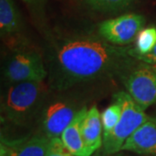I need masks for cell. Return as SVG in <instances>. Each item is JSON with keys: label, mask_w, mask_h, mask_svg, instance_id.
I'll return each instance as SVG.
<instances>
[{"label": "cell", "mask_w": 156, "mask_h": 156, "mask_svg": "<svg viewBox=\"0 0 156 156\" xmlns=\"http://www.w3.org/2000/svg\"><path fill=\"white\" fill-rule=\"evenodd\" d=\"M127 92L142 109L156 103V67L147 63L134 65L122 76Z\"/></svg>", "instance_id": "obj_5"}, {"label": "cell", "mask_w": 156, "mask_h": 156, "mask_svg": "<svg viewBox=\"0 0 156 156\" xmlns=\"http://www.w3.org/2000/svg\"><path fill=\"white\" fill-rule=\"evenodd\" d=\"M122 109L121 104L115 100L111 105H109L101 114L103 129V140L113 132L114 128H115L117 123L119 122V120L122 115Z\"/></svg>", "instance_id": "obj_14"}, {"label": "cell", "mask_w": 156, "mask_h": 156, "mask_svg": "<svg viewBox=\"0 0 156 156\" xmlns=\"http://www.w3.org/2000/svg\"><path fill=\"white\" fill-rule=\"evenodd\" d=\"M20 17L12 0H0L1 37H11L19 31Z\"/></svg>", "instance_id": "obj_12"}, {"label": "cell", "mask_w": 156, "mask_h": 156, "mask_svg": "<svg viewBox=\"0 0 156 156\" xmlns=\"http://www.w3.org/2000/svg\"><path fill=\"white\" fill-rule=\"evenodd\" d=\"M78 111L69 101L57 99L49 102L42 113V126L45 135L49 138L61 137Z\"/></svg>", "instance_id": "obj_7"}, {"label": "cell", "mask_w": 156, "mask_h": 156, "mask_svg": "<svg viewBox=\"0 0 156 156\" xmlns=\"http://www.w3.org/2000/svg\"><path fill=\"white\" fill-rule=\"evenodd\" d=\"M45 156H76L64 146L60 137L50 138L49 148Z\"/></svg>", "instance_id": "obj_16"}, {"label": "cell", "mask_w": 156, "mask_h": 156, "mask_svg": "<svg viewBox=\"0 0 156 156\" xmlns=\"http://www.w3.org/2000/svg\"><path fill=\"white\" fill-rule=\"evenodd\" d=\"M50 140V138L45 134L10 143L2 140L0 156H45Z\"/></svg>", "instance_id": "obj_9"}, {"label": "cell", "mask_w": 156, "mask_h": 156, "mask_svg": "<svg viewBox=\"0 0 156 156\" xmlns=\"http://www.w3.org/2000/svg\"><path fill=\"white\" fill-rule=\"evenodd\" d=\"M93 9L98 11H118L128 7L131 0H84Z\"/></svg>", "instance_id": "obj_15"}, {"label": "cell", "mask_w": 156, "mask_h": 156, "mask_svg": "<svg viewBox=\"0 0 156 156\" xmlns=\"http://www.w3.org/2000/svg\"><path fill=\"white\" fill-rule=\"evenodd\" d=\"M143 16L134 13L108 19L98 25V34L112 44L123 46L131 44L145 25Z\"/></svg>", "instance_id": "obj_6"}, {"label": "cell", "mask_w": 156, "mask_h": 156, "mask_svg": "<svg viewBox=\"0 0 156 156\" xmlns=\"http://www.w3.org/2000/svg\"><path fill=\"white\" fill-rule=\"evenodd\" d=\"M47 86L42 82H23L10 84L1 101V112L16 124H24L44 103Z\"/></svg>", "instance_id": "obj_2"}, {"label": "cell", "mask_w": 156, "mask_h": 156, "mask_svg": "<svg viewBox=\"0 0 156 156\" xmlns=\"http://www.w3.org/2000/svg\"><path fill=\"white\" fill-rule=\"evenodd\" d=\"M114 98L121 104L122 111L113 132L103 140V150L106 155L122 151L123 144L128 137L150 118L128 92L120 91L115 94Z\"/></svg>", "instance_id": "obj_3"}, {"label": "cell", "mask_w": 156, "mask_h": 156, "mask_svg": "<svg viewBox=\"0 0 156 156\" xmlns=\"http://www.w3.org/2000/svg\"><path fill=\"white\" fill-rule=\"evenodd\" d=\"M82 134L85 147L90 154L103 145V129L101 114L97 107L89 108L82 124Z\"/></svg>", "instance_id": "obj_10"}, {"label": "cell", "mask_w": 156, "mask_h": 156, "mask_svg": "<svg viewBox=\"0 0 156 156\" xmlns=\"http://www.w3.org/2000/svg\"><path fill=\"white\" fill-rule=\"evenodd\" d=\"M48 75L43 58L38 53L17 50L6 62L4 76L10 84L23 82H42Z\"/></svg>", "instance_id": "obj_4"}, {"label": "cell", "mask_w": 156, "mask_h": 156, "mask_svg": "<svg viewBox=\"0 0 156 156\" xmlns=\"http://www.w3.org/2000/svg\"><path fill=\"white\" fill-rule=\"evenodd\" d=\"M155 44V27L142 29L135 38V46L131 50V55L133 56L147 55L153 50Z\"/></svg>", "instance_id": "obj_13"}, {"label": "cell", "mask_w": 156, "mask_h": 156, "mask_svg": "<svg viewBox=\"0 0 156 156\" xmlns=\"http://www.w3.org/2000/svg\"><path fill=\"white\" fill-rule=\"evenodd\" d=\"M153 119H154V121H155V122H156V114H155V115L153 117Z\"/></svg>", "instance_id": "obj_19"}, {"label": "cell", "mask_w": 156, "mask_h": 156, "mask_svg": "<svg viewBox=\"0 0 156 156\" xmlns=\"http://www.w3.org/2000/svg\"><path fill=\"white\" fill-rule=\"evenodd\" d=\"M122 150L139 154L156 155V122L153 117L140 125L128 137Z\"/></svg>", "instance_id": "obj_8"}, {"label": "cell", "mask_w": 156, "mask_h": 156, "mask_svg": "<svg viewBox=\"0 0 156 156\" xmlns=\"http://www.w3.org/2000/svg\"><path fill=\"white\" fill-rule=\"evenodd\" d=\"M134 57L139 61H141L142 62H145V63L150 64L153 66H156V44L153 50L148 54L144 55V56H135Z\"/></svg>", "instance_id": "obj_17"}, {"label": "cell", "mask_w": 156, "mask_h": 156, "mask_svg": "<svg viewBox=\"0 0 156 156\" xmlns=\"http://www.w3.org/2000/svg\"><path fill=\"white\" fill-rule=\"evenodd\" d=\"M87 112L88 109L86 107L79 109L72 122L64 129L60 137L69 151L76 156L91 155L85 147L82 134V124Z\"/></svg>", "instance_id": "obj_11"}, {"label": "cell", "mask_w": 156, "mask_h": 156, "mask_svg": "<svg viewBox=\"0 0 156 156\" xmlns=\"http://www.w3.org/2000/svg\"><path fill=\"white\" fill-rule=\"evenodd\" d=\"M25 2H32V1H35V0H23Z\"/></svg>", "instance_id": "obj_18"}, {"label": "cell", "mask_w": 156, "mask_h": 156, "mask_svg": "<svg viewBox=\"0 0 156 156\" xmlns=\"http://www.w3.org/2000/svg\"><path fill=\"white\" fill-rule=\"evenodd\" d=\"M131 50L130 47L112 44L101 36L58 37L47 55L50 87L63 90L76 84L126 74L137 60Z\"/></svg>", "instance_id": "obj_1"}]
</instances>
